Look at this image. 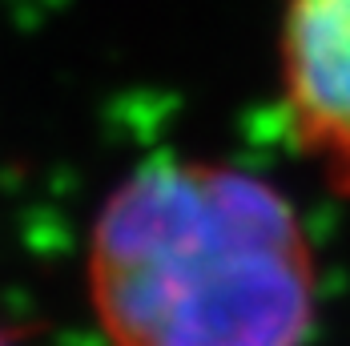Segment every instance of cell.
<instances>
[{"label": "cell", "mask_w": 350, "mask_h": 346, "mask_svg": "<svg viewBox=\"0 0 350 346\" xmlns=\"http://www.w3.org/2000/svg\"><path fill=\"white\" fill-rule=\"evenodd\" d=\"M0 346H8V334H4V330H0Z\"/></svg>", "instance_id": "3957f363"}, {"label": "cell", "mask_w": 350, "mask_h": 346, "mask_svg": "<svg viewBox=\"0 0 350 346\" xmlns=\"http://www.w3.org/2000/svg\"><path fill=\"white\" fill-rule=\"evenodd\" d=\"M85 290L109 346H306L318 326L314 234L258 170L161 157L101 202Z\"/></svg>", "instance_id": "6da1fadb"}, {"label": "cell", "mask_w": 350, "mask_h": 346, "mask_svg": "<svg viewBox=\"0 0 350 346\" xmlns=\"http://www.w3.org/2000/svg\"><path fill=\"white\" fill-rule=\"evenodd\" d=\"M278 101L298 157L350 202V0H282Z\"/></svg>", "instance_id": "7a4b0ae2"}]
</instances>
